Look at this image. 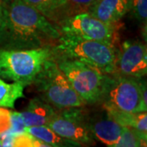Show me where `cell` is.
<instances>
[{"label":"cell","instance_id":"obj_1","mask_svg":"<svg viewBox=\"0 0 147 147\" xmlns=\"http://www.w3.org/2000/svg\"><path fill=\"white\" fill-rule=\"evenodd\" d=\"M60 37L57 25L23 0H12L3 7L0 49L29 50L53 47Z\"/></svg>","mask_w":147,"mask_h":147},{"label":"cell","instance_id":"obj_2","mask_svg":"<svg viewBox=\"0 0 147 147\" xmlns=\"http://www.w3.org/2000/svg\"><path fill=\"white\" fill-rule=\"evenodd\" d=\"M53 51L55 56L83 61L105 74L115 72V47L105 42L61 35Z\"/></svg>","mask_w":147,"mask_h":147},{"label":"cell","instance_id":"obj_3","mask_svg":"<svg viewBox=\"0 0 147 147\" xmlns=\"http://www.w3.org/2000/svg\"><path fill=\"white\" fill-rule=\"evenodd\" d=\"M53 47L29 50L0 49V79L23 84L34 83L47 60L53 57Z\"/></svg>","mask_w":147,"mask_h":147},{"label":"cell","instance_id":"obj_4","mask_svg":"<svg viewBox=\"0 0 147 147\" xmlns=\"http://www.w3.org/2000/svg\"><path fill=\"white\" fill-rule=\"evenodd\" d=\"M33 84L35 85L40 97L56 110L85 105L66 76L58 67L53 56L44 64Z\"/></svg>","mask_w":147,"mask_h":147},{"label":"cell","instance_id":"obj_5","mask_svg":"<svg viewBox=\"0 0 147 147\" xmlns=\"http://www.w3.org/2000/svg\"><path fill=\"white\" fill-rule=\"evenodd\" d=\"M53 57L85 105L100 103L106 77L105 74L75 59L55 56L54 54Z\"/></svg>","mask_w":147,"mask_h":147},{"label":"cell","instance_id":"obj_6","mask_svg":"<svg viewBox=\"0 0 147 147\" xmlns=\"http://www.w3.org/2000/svg\"><path fill=\"white\" fill-rule=\"evenodd\" d=\"M100 103L105 107L127 113L135 114L147 110V104L142 97L141 79L115 73L106 74Z\"/></svg>","mask_w":147,"mask_h":147},{"label":"cell","instance_id":"obj_7","mask_svg":"<svg viewBox=\"0 0 147 147\" xmlns=\"http://www.w3.org/2000/svg\"><path fill=\"white\" fill-rule=\"evenodd\" d=\"M61 35L105 42L115 47L118 24H108L96 19L88 11L57 22Z\"/></svg>","mask_w":147,"mask_h":147},{"label":"cell","instance_id":"obj_8","mask_svg":"<svg viewBox=\"0 0 147 147\" xmlns=\"http://www.w3.org/2000/svg\"><path fill=\"white\" fill-rule=\"evenodd\" d=\"M82 107H73L57 111L47 126L66 139L78 142L83 146H92L95 139L90 132L88 122V111Z\"/></svg>","mask_w":147,"mask_h":147},{"label":"cell","instance_id":"obj_9","mask_svg":"<svg viewBox=\"0 0 147 147\" xmlns=\"http://www.w3.org/2000/svg\"><path fill=\"white\" fill-rule=\"evenodd\" d=\"M115 74L142 79L147 74L146 44L138 39H128L116 51Z\"/></svg>","mask_w":147,"mask_h":147},{"label":"cell","instance_id":"obj_10","mask_svg":"<svg viewBox=\"0 0 147 147\" xmlns=\"http://www.w3.org/2000/svg\"><path fill=\"white\" fill-rule=\"evenodd\" d=\"M88 127L92 137L110 146L119 141L123 127L116 122L107 110L87 113Z\"/></svg>","mask_w":147,"mask_h":147},{"label":"cell","instance_id":"obj_11","mask_svg":"<svg viewBox=\"0 0 147 147\" xmlns=\"http://www.w3.org/2000/svg\"><path fill=\"white\" fill-rule=\"evenodd\" d=\"M131 0H95L88 12L108 24H118L129 12Z\"/></svg>","mask_w":147,"mask_h":147},{"label":"cell","instance_id":"obj_12","mask_svg":"<svg viewBox=\"0 0 147 147\" xmlns=\"http://www.w3.org/2000/svg\"><path fill=\"white\" fill-rule=\"evenodd\" d=\"M57 110L41 97H34L30 100L26 109L20 112L25 126H43L56 115Z\"/></svg>","mask_w":147,"mask_h":147},{"label":"cell","instance_id":"obj_13","mask_svg":"<svg viewBox=\"0 0 147 147\" xmlns=\"http://www.w3.org/2000/svg\"><path fill=\"white\" fill-rule=\"evenodd\" d=\"M25 131L32 137L47 143L53 147H84L78 142L61 137L46 125L43 126L27 127Z\"/></svg>","mask_w":147,"mask_h":147},{"label":"cell","instance_id":"obj_14","mask_svg":"<svg viewBox=\"0 0 147 147\" xmlns=\"http://www.w3.org/2000/svg\"><path fill=\"white\" fill-rule=\"evenodd\" d=\"M95 0H61L53 21L57 23L82 12L88 11Z\"/></svg>","mask_w":147,"mask_h":147},{"label":"cell","instance_id":"obj_15","mask_svg":"<svg viewBox=\"0 0 147 147\" xmlns=\"http://www.w3.org/2000/svg\"><path fill=\"white\" fill-rule=\"evenodd\" d=\"M25 87L21 83L7 84L0 79V107L13 109L16 100L25 97Z\"/></svg>","mask_w":147,"mask_h":147},{"label":"cell","instance_id":"obj_16","mask_svg":"<svg viewBox=\"0 0 147 147\" xmlns=\"http://www.w3.org/2000/svg\"><path fill=\"white\" fill-rule=\"evenodd\" d=\"M26 3L38 11L48 20L53 21L61 0H23Z\"/></svg>","mask_w":147,"mask_h":147},{"label":"cell","instance_id":"obj_17","mask_svg":"<svg viewBox=\"0 0 147 147\" xmlns=\"http://www.w3.org/2000/svg\"><path fill=\"white\" fill-rule=\"evenodd\" d=\"M129 12H131L132 16L142 24L145 29H146L147 0H131Z\"/></svg>","mask_w":147,"mask_h":147},{"label":"cell","instance_id":"obj_18","mask_svg":"<svg viewBox=\"0 0 147 147\" xmlns=\"http://www.w3.org/2000/svg\"><path fill=\"white\" fill-rule=\"evenodd\" d=\"M139 137L132 128L123 127L120 137L115 144L108 147H137Z\"/></svg>","mask_w":147,"mask_h":147},{"label":"cell","instance_id":"obj_19","mask_svg":"<svg viewBox=\"0 0 147 147\" xmlns=\"http://www.w3.org/2000/svg\"><path fill=\"white\" fill-rule=\"evenodd\" d=\"M132 129L136 131L139 138L147 140V114L146 112L136 113L135 122Z\"/></svg>","mask_w":147,"mask_h":147},{"label":"cell","instance_id":"obj_20","mask_svg":"<svg viewBox=\"0 0 147 147\" xmlns=\"http://www.w3.org/2000/svg\"><path fill=\"white\" fill-rule=\"evenodd\" d=\"M11 147H35L34 137L26 131L14 134L11 137Z\"/></svg>","mask_w":147,"mask_h":147},{"label":"cell","instance_id":"obj_21","mask_svg":"<svg viewBox=\"0 0 147 147\" xmlns=\"http://www.w3.org/2000/svg\"><path fill=\"white\" fill-rule=\"evenodd\" d=\"M11 128V111L0 107V136L10 132Z\"/></svg>","mask_w":147,"mask_h":147},{"label":"cell","instance_id":"obj_22","mask_svg":"<svg viewBox=\"0 0 147 147\" xmlns=\"http://www.w3.org/2000/svg\"><path fill=\"white\" fill-rule=\"evenodd\" d=\"M25 123L22 119L20 112L11 111V128L10 133L12 135L17 134L22 131H25Z\"/></svg>","mask_w":147,"mask_h":147},{"label":"cell","instance_id":"obj_23","mask_svg":"<svg viewBox=\"0 0 147 147\" xmlns=\"http://www.w3.org/2000/svg\"><path fill=\"white\" fill-rule=\"evenodd\" d=\"M34 146H35V147H53L52 146L47 144V143H45V142L40 141V140H38V139L34 138Z\"/></svg>","mask_w":147,"mask_h":147},{"label":"cell","instance_id":"obj_24","mask_svg":"<svg viewBox=\"0 0 147 147\" xmlns=\"http://www.w3.org/2000/svg\"><path fill=\"white\" fill-rule=\"evenodd\" d=\"M137 147H147V140L139 138V142H138V146Z\"/></svg>","mask_w":147,"mask_h":147},{"label":"cell","instance_id":"obj_25","mask_svg":"<svg viewBox=\"0 0 147 147\" xmlns=\"http://www.w3.org/2000/svg\"><path fill=\"white\" fill-rule=\"evenodd\" d=\"M2 16H3V6L0 3V23H1V20H2Z\"/></svg>","mask_w":147,"mask_h":147},{"label":"cell","instance_id":"obj_26","mask_svg":"<svg viewBox=\"0 0 147 147\" xmlns=\"http://www.w3.org/2000/svg\"><path fill=\"white\" fill-rule=\"evenodd\" d=\"M0 147H3V145H2V142H1V140H0Z\"/></svg>","mask_w":147,"mask_h":147},{"label":"cell","instance_id":"obj_27","mask_svg":"<svg viewBox=\"0 0 147 147\" xmlns=\"http://www.w3.org/2000/svg\"><path fill=\"white\" fill-rule=\"evenodd\" d=\"M3 1H11V0H3Z\"/></svg>","mask_w":147,"mask_h":147}]
</instances>
